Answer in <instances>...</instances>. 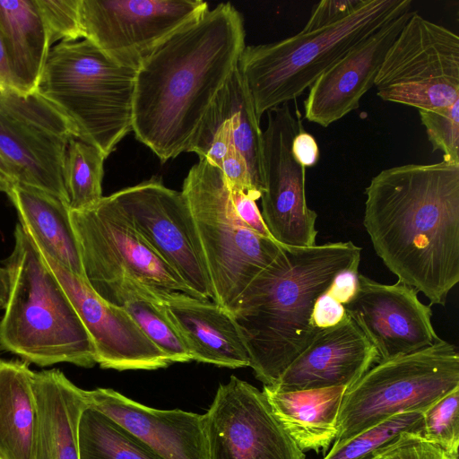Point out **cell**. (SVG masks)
Wrapping results in <instances>:
<instances>
[{"instance_id":"37","label":"cell","mask_w":459,"mask_h":459,"mask_svg":"<svg viewBox=\"0 0 459 459\" xmlns=\"http://www.w3.org/2000/svg\"><path fill=\"white\" fill-rule=\"evenodd\" d=\"M362 0H323L316 4L306 23L307 27H316L335 22L354 12Z\"/></svg>"},{"instance_id":"23","label":"cell","mask_w":459,"mask_h":459,"mask_svg":"<svg viewBox=\"0 0 459 459\" xmlns=\"http://www.w3.org/2000/svg\"><path fill=\"white\" fill-rule=\"evenodd\" d=\"M6 194L16 208L20 224L40 251L84 279L69 204L51 194L20 183L13 185Z\"/></svg>"},{"instance_id":"30","label":"cell","mask_w":459,"mask_h":459,"mask_svg":"<svg viewBox=\"0 0 459 459\" xmlns=\"http://www.w3.org/2000/svg\"><path fill=\"white\" fill-rule=\"evenodd\" d=\"M422 434L423 412L403 411L342 444L333 445L323 459H377L411 436Z\"/></svg>"},{"instance_id":"31","label":"cell","mask_w":459,"mask_h":459,"mask_svg":"<svg viewBox=\"0 0 459 459\" xmlns=\"http://www.w3.org/2000/svg\"><path fill=\"white\" fill-rule=\"evenodd\" d=\"M106 156L100 150L76 136L66 148L64 181L70 210H82L102 197V179Z\"/></svg>"},{"instance_id":"13","label":"cell","mask_w":459,"mask_h":459,"mask_svg":"<svg viewBox=\"0 0 459 459\" xmlns=\"http://www.w3.org/2000/svg\"><path fill=\"white\" fill-rule=\"evenodd\" d=\"M209 9L202 0H81L82 37L108 57L137 68L172 33Z\"/></svg>"},{"instance_id":"6","label":"cell","mask_w":459,"mask_h":459,"mask_svg":"<svg viewBox=\"0 0 459 459\" xmlns=\"http://www.w3.org/2000/svg\"><path fill=\"white\" fill-rule=\"evenodd\" d=\"M136 69L86 39L63 41L49 49L36 91L108 157L132 131Z\"/></svg>"},{"instance_id":"20","label":"cell","mask_w":459,"mask_h":459,"mask_svg":"<svg viewBox=\"0 0 459 459\" xmlns=\"http://www.w3.org/2000/svg\"><path fill=\"white\" fill-rule=\"evenodd\" d=\"M85 393L90 406L123 425L162 459H209L204 414L151 408L109 388Z\"/></svg>"},{"instance_id":"44","label":"cell","mask_w":459,"mask_h":459,"mask_svg":"<svg viewBox=\"0 0 459 459\" xmlns=\"http://www.w3.org/2000/svg\"><path fill=\"white\" fill-rule=\"evenodd\" d=\"M9 191V187L0 180V192H5L7 193Z\"/></svg>"},{"instance_id":"4","label":"cell","mask_w":459,"mask_h":459,"mask_svg":"<svg viewBox=\"0 0 459 459\" xmlns=\"http://www.w3.org/2000/svg\"><path fill=\"white\" fill-rule=\"evenodd\" d=\"M8 297L0 322V345L40 367L96 363L91 340L41 251L19 223L6 262Z\"/></svg>"},{"instance_id":"29","label":"cell","mask_w":459,"mask_h":459,"mask_svg":"<svg viewBox=\"0 0 459 459\" xmlns=\"http://www.w3.org/2000/svg\"><path fill=\"white\" fill-rule=\"evenodd\" d=\"M78 445L79 459H162L123 425L90 405L80 417Z\"/></svg>"},{"instance_id":"10","label":"cell","mask_w":459,"mask_h":459,"mask_svg":"<svg viewBox=\"0 0 459 459\" xmlns=\"http://www.w3.org/2000/svg\"><path fill=\"white\" fill-rule=\"evenodd\" d=\"M83 278L97 293L128 280L153 289L197 298L119 212L109 195L70 210Z\"/></svg>"},{"instance_id":"19","label":"cell","mask_w":459,"mask_h":459,"mask_svg":"<svg viewBox=\"0 0 459 459\" xmlns=\"http://www.w3.org/2000/svg\"><path fill=\"white\" fill-rule=\"evenodd\" d=\"M377 362L374 346L347 315L338 325L320 330L269 387L281 392L333 386L347 389Z\"/></svg>"},{"instance_id":"42","label":"cell","mask_w":459,"mask_h":459,"mask_svg":"<svg viewBox=\"0 0 459 459\" xmlns=\"http://www.w3.org/2000/svg\"><path fill=\"white\" fill-rule=\"evenodd\" d=\"M0 180L3 181L9 189L17 183L16 174L13 167L0 153Z\"/></svg>"},{"instance_id":"41","label":"cell","mask_w":459,"mask_h":459,"mask_svg":"<svg viewBox=\"0 0 459 459\" xmlns=\"http://www.w3.org/2000/svg\"><path fill=\"white\" fill-rule=\"evenodd\" d=\"M359 272L345 271L336 275L326 294L342 305L348 303L354 296L358 285Z\"/></svg>"},{"instance_id":"38","label":"cell","mask_w":459,"mask_h":459,"mask_svg":"<svg viewBox=\"0 0 459 459\" xmlns=\"http://www.w3.org/2000/svg\"><path fill=\"white\" fill-rule=\"evenodd\" d=\"M230 189L236 212L240 221L256 234L264 238H273L263 220L255 200L249 197L242 191L231 187Z\"/></svg>"},{"instance_id":"34","label":"cell","mask_w":459,"mask_h":459,"mask_svg":"<svg viewBox=\"0 0 459 459\" xmlns=\"http://www.w3.org/2000/svg\"><path fill=\"white\" fill-rule=\"evenodd\" d=\"M81 0H36L47 28L50 47L56 42L83 39Z\"/></svg>"},{"instance_id":"33","label":"cell","mask_w":459,"mask_h":459,"mask_svg":"<svg viewBox=\"0 0 459 459\" xmlns=\"http://www.w3.org/2000/svg\"><path fill=\"white\" fill-rule=\"evenodd\" d=\"M433 152H443V160L459 164V100L437 109H420Z\"/></svg>"},{"instance_id":"21","label":"cell","mask_w":459,"mask_h":459,"mask_svg":"<svg viewBox=\"0 0 459 459\" xmlns=\"http://www.w3.org/2000/svg\"><path fill=\"white\" fill-rule=\"evenodd\" d=\"M185 342L193 360L230 368L249 367L238 326L212 299L155 289L153 298Z\"/></svg>"},{"instance_id":"1","label":"cell","mask_w":459,"mask_h":459,"mask_svg":"<svg viewBox=\"0 0 459 459\" xmlns=\"http://www.w3.org/2000/svg\"><path fill=\"white\" fill-rule=\"evenodd\" d=\"M245 47L242 15L230 3H221L141 61L132 131L161 162L187 152Z\"/></svg>"},{"instance_id":"15","label":"cell","mask_w":459,"mask_h":459,"mask_svg":"<svg viewBox=\"0 0 459 459\" xmlns=\"http://www.w3.org/2000/svg\"><path fill=\"white\" fill-rule=\"evenodd\" d=\"M204 416L209 459H305L263 391L235 376L219 385Z\"/></svg>"},{"instance_id":"45","label":"cell","mask_w":459,"mask_h":459,"mask_svg":"<svg viewBox=\"0 0 459 459\" xmlns=\"http://www.w3.org/2000/svg\"><path fill=\"white\" fill-rule=\"evenodd\" d=\"M377 459H382L381 457L377 458Z\"/></svg>"},{"instance_id":"8","label":"cell","mask_w":459,"mask_h":459,"mask_svg":"<svg viewBox=\"0 0 459 459\" xmlns=\"http://www.w3.org/2000/svg\"><path fill=\"white\" fill-rule=\"evenodd\" d=\"M459 387V353L442 339L372 366L343 394L333 445L403 411L424 412Z\"/></svg>"},{"instance_id":"11","label":"cell","mask_w":459,"mask_h":459,"mask_svg":"<svg viewBox=\"0 0 459 459\" xmlns=\"http://www.w3.org/2000/svg\"><path fill=\"white\" fill-rule=\"evenodd\" d=\"M73 136L68 120L37 91L0 82V153L14 169L17 183L69 204L64 162Z\"/></svg>"},{"instance_id":"7","label":"cell","mask_w":459,"mask_h":459,"mask_svg":"<svg viewBox=\"0 0 459 459\" xmlns=\"http://www.w3.org/2000/svg\"><path fill=\"white\" fill-rule=\"evenodd\" d=\"M181 193L203 249L213 301L231 312L252 280L276 257L280 243L240 221L224 175L206 160L189 169Z\"/></svg>"},{"instance_id":"24","label":"cell","mask_w":459,"mask_h":459,"mask_svg":"<svg viewBox=\"0 0 459 459\" xmlns=\"http://www.w3.org/2000/svg\"><path fill=\"white\" fill-rule=\"evenodd\" d=\"M345 386L281 392L264 385L263 393L283 429L304 452L326 451L337 434Z\"/></svg>"},{"instance_id":"16","label":"cell","mask_w":459,"mask_h":459,"mask_svg":"<svg viewBox=\"0 0 459 459\" xmlns=\"http://www.w3.org/2000/svg\"><path fill=\"white\" fill-rule=\"evenodd\" d=\"M343 307L374 346L377 363L427 348L440 339L431 322L430 307L403 282L385 284L358 273L356 292Z\"/></svg>"},{"instance_id":"18","label":"cell","mask_w":459,"mask_h":459,"mask_svg":"<svg viewBox=\"0 0 459 459\" xmlns=\"http://www.w3.org/2000/svg\"><path fill=\"white\" fill-rule=\"evenodd\" d=\"M411 11L386 22L321 74L304 100V116L326 127L358 108Z\"/></svg>"},{"instance_id":"27","label":"cell","mask_w":459,"mask_h":459,"mask_svg":"<svg viewBox=\"0 0 459 459\" xmlns=\"http://www.w3.org/2000/svg\"><path fill=\"white\" fill-rule=\"evenodd\" d=\"M98 295L125 308L147 338L171 363L193 360L181 335L161 306L145 291L142 284L126 280L105 289Z\"/></svg>"},{"instance_id":"12","label":"cell","mask_w":459,"mask_h":459,"mask_svg":"<svg viewBox=\"0 0 459 459\" xmlns=\"http://www.w3.org/2000/svg\"><path fill=\"white\" fill-rule=\"evenodd\" d=\"M109 197L131 227L197 298L213 300L203 249L181 191L167 187L153 177Z\"/></svg>"},{"instance_id":"3","label":"cell","mask_w":459,"mask_h":459,"mask_svg":"<svg viewBox=\"0 0 459 459\" xmlns=\"http://www.w3.org/2000/svg\"><path fill=\"white\" fill-rule=\"evenodd\" d=\"M361 248L351 241L308 247L280 244L273 262L259 273L230 312L255 377L275 384L313 342L317 299L342 272H359Z\"/></svg>"},{"instance_id":"17","label":"cell","mask_w":459,"mask_h":459,"mask_svg":"<svg viewBox=\"0 0 459 459\" xmlns=\"http://www.w3.org/2000/svg\"><path fill=\"white\" fill-rule=\"evenodd\" d=\"M42 255L81 318L91 340L96 363L102 368L153 370L171 364L125 308L104 300L84 279Z\"/></svg>"},{"instance_id":"40","label":"cell","mask_w":459,"mask_h":459,"mask_svg":"<svg viewBox=\"0 0 459 459\" xmlns=\"http://www.w3.org/2000/svg\"><path fill=\"white\" fill-rule=\"evenodd\" d=\"M294 159L304 168L315 166L319 159V148L314 136L302 127L291 143Z\"/></svg>"},{"instance_id":"28","label":"cell","mask_w":459,"mask_h":459,"mask_svg":"<svg viewBox=\"0 0 459 459\" xmlns=\"http://www.w3.org/2000/svg\"><path fill=\"white\" fill-rule=\"evenodd\" d=\"M218 98L228 116L233 147L245 159L256 189L264 191L263 131L249 90L238 66Z\"/></svg>"},{"instance_id":"32","label":"cell","mask_w":459,"mask_h":459,"mask_svg":"<svg viewBox=\"0 0 459 459\" xmlns=\"http://www.w3.org/2000/svg\"><path fill=\"white\" fill-rule=\"evenodd\" d=\"M459 387L443 396L423 412V434L452 454L458 455L459 446Z\"/></svg>"},{"instance_id":"35","label":"cell","mask_w":459,"mask_h":459,"mask_svg":"<svg viewBox=\"0 0 459 459\" xmlns=\"http://www.w3.org/2000/svg\"><path fill=\"white\" fill-rule=\"evenodd\" d=\"M382 459H458L441 446L412 435L381 455Z\"/></svg>"},{"instance_id":"39","label":"cell","mask_w":459,"mask_h":459,"mask_svg":"<svg viewBox=\"0 0 459 459\" xmlns=\"http://www.w3.org/2000/svg\"><path fill=\"white\" fill-rule=\"evenodd\" d=\"M346 316L343 305L325 293L315 303L312 322L316 327L323 330L338 325Z\"/></svg>"},{"instance_id":"22","label":"cell","mask_w":459,"mask_h":459,"mask_svg":"<svg viewBox=\"0 0 459 459\" xmlns=\"http://www.w3.org/2000/svg\"><path fill=\"white\" fill-rule=\"evenodd\" d=\"M33 459H79L78 428L89 406L85 390L58 369L34 372Z\"/></svg>"},{"instance_id":"26","label":"cell","mask_w":459,"mask_h":459,"mask_svg":"<svg viewBox=\"0 0 459 459\" xmlns=\"http://www.w3.org/2000/svg\"><path fill=\"white\" fill-rule=\"evenodd\" d=\"M33 375L25 362L0 360V459H33Z\"/></svg>"},{"instance_id":"14","label":"cell","mask_w":459,"mask_h":459,"mask_svg":"<svg viewBox=\"0 0 459 459\" xmlns=\"http://www.w3.org/2000/svg\"><path fill=\"white\" fill-rule=\"evenodd\" d=\"M266 113L267 125L263 132V220L276 242L313 247L317 214L307 204L306 168L291 153L293 138L303 127L301 115L288 103Z\"/></svg>"},{"instance_id":"2","label":"cell","mask_w":459,"mask_h":459,"mask_svg":"<svg viewBox=\"0 0 459 459\" xmlns=\"http://www.w3.org/2000/svg\"><path fill=\"white\" fill-rule=\"evenodd\" d=\"M363 225L398 281L446 304L459 281V164L381 170L365 190Z\"/></svg>"},{"instance_id":"43","label":"cell","mask_w":459,"mask_h":459,"mask_svg":"<svg viewBox=\"0 0 459 459\" xmlns=\"http://www.w3.org/2000/svg\"><path fill=\"white\" fill-rule=\"evenodd\" d=\"M0 82L13 87L4 47L0 35Z\"/></svg>"},{"instance_id":"5","label":"cell","mask_w":459,"mask_h":459,"mask_svg":"<svg viewBox=\"0 0 459 459\" xmlns=\"http://www.w3.org/2000/svg\"><path fill=\"white\" fill-rule=\"evenodd\" d=\"M411 0H362L333 23L304 26L280 41L246 46L238 69L253 100L257 118L295 100L327 69L386 22L411 11Z\"/></svg>"},{"instance_id":"36","label":"cell","mask_w":459,"mask_h":459,"mask_svg":"<svg viewBox=\"0 0 459 459\" xmlns=\"http://www.w3.org/2000/svg\"><path fill=\"white\" fill-rule=\"evenodd\" d=\"M229 186L242 191L254 200L261 198V192L255 186L247 164L243 156L232 146L220 167Z\"/></svg>"},{"instance_id":"25","label":"cell","mask_w":459,"mask_h":459,"mask_svg":"<svg viewBox=\"0 0 459 459\" xmlns=\"http://www.w3.org/2000/svg\"><path fill=\"white\" fill-rule=\"evenodd\" d=\"M0 35L13 87L36 91L51 48L36 0H0Z\"/></svg>"},{"instance_id":"9","label":"cell","mask_w":459,"mask_h":459,"mask_svg":"<svg viewBox=\"0 0 459 459\" xmlns=\"http://www.w3.org/2000/svg\"><path fill=\"white\" fill-rule=\"evenodd\" d=\"M383 100L420 109L459 100V37L411 12L376 77Z\"/></svg>"}]
</instances>
